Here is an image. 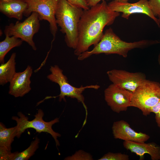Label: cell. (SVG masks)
<instances>
[{
  "mask_svg": "<svg viewBox=\"0 0 160 160\" xmlns=\"http://www.w3.org/2000/svg\"><path fill=\"white\" fill-rule=\"evenodd\" d=\"M40 139L37 137L32 141L26 149L21 152H10L6 157V160H27L33 156L38 148Z\"/></svg>",
  "mask_w": 160,
  "mask_h": 160,
  "instance_id": "ac0fdd59",
  "label": "cell"
},
{
  "mask_svg": "<svg viewBox=\"0 0 160 160\" xmlns=\"http://www.w3.org/2000/svg\"><path fill=\"white\" fill-rule=\"evenodd\" d=\"M115 1L119 2H128L129 0H113Z\"/></svg>",
  "mask_w": 160,
  "mask_h": 160,
  "instance_id": "4316f807",
  "label": "cell"
},
{
  "mask_svg": "<svg viewBox=\"0 0 160 160\" xmlns=\"http://www.w3.org/2000/svg\"><path fill=\"white\" fill-rule=\"evenodd\" d=\"M158 17V20L159 22V24H160V16Z\"/></svg>",
  "mask_w": 160,
  "mask_h": 160,
  "instance_id": "f1b7e54d",
  "label": "cell"
},
{
  "mask_svg": "<svg viewBox=\"0 0 160 160\" xmlns=\"http://www.w3.org/2000/svg\"><path fill=\"white\" fill-rule=\"evenodd\" d=\"M112 130L115 138L124 141L145 142L150 138V136L145 133L136 132L131 127L128 122L123 120L114 122Z\"/></svg>",
  "mask_w": 160,
  "mask_h": 160,
  "instance_id": "4fadbf2b",
  "label": "cell"
},
{
  "mask_svg": "<svg viewBox=\"0 0 160 160\" xmlns=\"http://www.w3.org/2000/svg\"><path fill=\"white\" fill-rule=\"evenodd\" d=\"M160 110V99L158 103L151 110V113H153L155 114L158 112Z\"/></svg>",
  "mask_w": 160,
  "mask_h": 160,
  "instance_id": "d4e9b609",
  "label": "cell"
},
{
  "mask_svg": "<svg viewBox=\"0 0 160 160\" xmlns=\"http://www.w3.org/2000/svg\"><path fill=\"white\" fill-rule=\"evenodd\" d=\"M124 147L139 156L140 160L144 158L145 154L149 155L152 160H160V146L153 142L145 143L124 141Z\"/></svg>",
  "mask_w": 160,
  "mask_h": 160,
  "instance_id": "5bb4252c",
  "label": "cell"
},
{
  "mask_svg": "<svg viewBox=\"0 0 160 160\" xmlns=\"http://www.w3.org/2000/svg\"><path fill=\"white\" fill-rule=\"evenodd\" d=\"M33 69L28 65L22 72H16L10 81L9 93L17 97H22L31 90L30 78Z\"/></svg>",
  "mask_w": 160,
  "mask_h": 160,
  "instance_id": "7c38bea8",
  "label": "cell"
},
{
  "mask_svg": "<svg viewBox=\"0 0 160 160\" xmlns=\"http://www.w3.org/2000/svg\"><path fill=\"white\" fill-rule=\"evenodd\" d=\"M120 15L112 11L106 1L83 10L78 26L77 44L74 54L77 56L88 51L92 45L95 46L100 40L106 26L113 24Z\"/></svg>",
  "mask_w": 160,
  "mask_h": 160,
  "instance_id": "6da1fadb",
  "label": "cell"
},
{
  "mask_svg": "<svg viewBox=\"0 0 160 160\" xmlns=\"http://www.w3.org/2000/svg\"><path fill=\"white\" fill-rule=\"evenodd\" d=\"M50 74L48 75L47 78L53 82L57 84L59 86L60 93L56 97H51L52 98L59 97L60 102L62 100L65 101V97H66L76 99L79 102L82 103L86 111V116H87V108L84 103V97L82 93L86 89H98L100 86L97 84L79 87H74L71 84L68 80L66 76L63 73V71L58 66L55 65L51 66L49 69Z\"/></svg>",
  "mask_w": 160,
  "mask_h": 160,
  "instance_id": "5b68a950",
  "label": "cell"
},
{
  "mask_svg": "<svg viewBox=\"0 0 160 160\" xmlns=\"http://www.w3.org/2000/svg\"><path fill=\"white\" fill-rule=\"evenodd\" d=\"M40 21L38 14L33 12L23 22L17 21L15 24L11 23L6 25L4 33L5 35L20 39L28 43L33 50H36L37 48L33 37L39 30Z\"/></svg>",
  "mask_w": 160,
  "mask_h": 160,
  "instance_id": "52a82bcc",
  "label": "cell"
},
{
  "mask_svg": "<svg viewBox=\"0 0 160 160\" xmlns=\"http://www.w3.org/2000/svg\"><path fill=\"white\" fill-rule=\"evenodd\" d=\"M3 0L5 1H8V0Z\"/></svg>",
  "mask_w": 160,
  "mask_h": 160,
  "instance_id": "f546056e",
  "label": "cell"
},
{
  "mask_svg": "<svg viewBox=\"0 0 160 160\" xmlns=\"http://www.w3.org/2000/svg\"><path fill=\"white\" fill-rule=\"evenodd\" d=\"M158 63L160 66V52L158 56Z\"/></svg>",
  "mask_w": 160,
  "mask_h": 160,
  "instance_id": "83f0119b",
  "label": "cell"
},
{
  "mask_svg": "<svg viewBox=\"0 0 160 160\" xmlns=\"http://www.w3.org/2000/svg\"><path fill=\"white\" fill-rule=\"evenodd\" d=\"M155 114L156 121L158 126L160 128V110Z\"/></svg>",
  "mask_w": 160,
  "mask_h": 160,
  "instance_id": "484cf974",
  "label": "cell"
},
{
  "mask_svg": "<svg viewBox=\"0 0 160 160\" xmlns=\"http://www.w3.org/2000/svg\"><path fill=\"white\" fill-rule=\"evenodd\" d=\"M27 8L23 0H0V11L9 18L21 20Z\"/></svg>",
  "mask_w": 160,
  "mask_h": 160,
  "instance_id": "9a60e30c",
  "label": "cell"
},
{
  "mask_svg": "<svg viewBox=\"0 0 160 160\" xmlns=\"http://www.w3.org/2000/svg\"><path fill=\"white\" fill-rule=\"evenodd\" d=\"M4 39L0 42V63H4V57L7 53L13 48L20 46L23 41L14 36L5 35Z\"/></svg>",
  "mask_w": 160,
  "mask_h": 160,
  "instance_id": "d6986e66",
  "label": "cell"
},
{
  "mask_svg": "<svg viewBox=\"0 0 160 160\" xmlns=\"http://www.w3.org/2000/svg\"><path fill=\"white\" fill-rule=\"evenodd\" d=\"M157 40H143L128 42L122 40L111 28L106 29L100 41L90 51H87L78 56L79 60H84L94 55L116 54L126 58L129 52L135 48L143 49L157 44Z\"/></svg>",
  "mask_w": 160,
  "mask_h": 160,
  "instance_id": "7a4b0ae2",
  "label": "cell"
},
{
  "mask_svg": "<svg viewBox=\"0 0 160 160\" xmlns=\"http://www.w3.org/2000/svg\"><path fill=\"white\" fill-rule=\"evenodd\" d=\"M104 95L107 105L115 112L126 111L130 107L132 92L128 90L112 83L105 89Z\"/></svg>",
  "mask_w": 160,
  "mask_h": 160,
  "instance_id": "9c48e42d",
  "label": "cell"
},
{
  "mask_svg": "<svg viewBox=\"0 0 160 160\" xmlns=\"http://www.w3.org/2000/svg\"><path fill=\"white\" fill-rule=\"evenodd\" d=\"M160 99V83L146 79L132 93L130 107L137 108L147 116Z\"/></svg>",
  "mask_w": 160,
  "mask_h": 160,
  "instance_id": "277c9868",
  "label": "cell"
},
{
  "mask_svg": "<svg viewBox=\"0 0 160 160\" xmlns=\"http://www.w3.org/2000/svg\"><path fill=\"white\" fill-rule=\"evenodd\" d=\"M17 115L19 117L13 116L12 118L17 123V138L20 137L26 129L31 128L34 129L39 133L44 132L49 134L54 139L57 147L60 145L57 138L60 137L61 135L54 131L52 128L53 125L59 122L58 118H56L49 122L45 121L43 119L44 113L41 109L38 110L37 113L34 116L35 118L31 121H29L28 117L21 112H18Z\"/></svg>",
  "mask_w": 160,
  "mask_h": 160,
  "instance_id": "8992f818",
  "label": "cell"
},
{
  "mask_svg": "<svg viewBox=\"0 0 160 160\" xmlns=\"http://www.w3.org/2000/svg\"><path fill=\"white\" fill-rule=\"evenodd\" d=\"M16 53L12 54L9 59L5 63L0 65V85H4L10 82L16 72Z\"/></svg>",
  "mask_w": 160,
  "mask_h": 160,
  "instance_id": "2e32d148",
  "label": "cell"
},
{
  "mask_svg": "<svg viewBox=\"0 0 160 160\" xmlns=\"http://www.w3.org/2000/svg\"><path fill=\"white\" fill-rule=\"evenodd\" d=\"M149 7L155 17L160 16V0H149Z\"/></svg>",
  "mask_w": 160,
  "mask_h": 160,
  "instance_id": "7402d4cb",
  "label": "cell"
},
{
  "mask_svg": "<svg viewBox=\"0 0 160 160\" xmlns=\"http://www.w3.org/2000/svg\"><path fill=\"white\" fill-rule=\"evenodd\" d=\"M70 3L83 10L88 9L89 7L87 4L85 0H67Z\"/></svg>",
  "mask_w": 160,
  "mask_h": 160,
  "instance_id": "603a6c76",
  "label": "cell"
},
{
  "mask_svg": "<svg viewBox=\"0 0 160 160\" xmlns=\"http://www.w3.org/2000/svg\"><path fill=\"white\" fill-rule=\"evenodd\" d=\"M86 3L88 6L91 7L94 6L99 3V2L101 1L104 0H85Z\"/></svg>",
  "mask_w": 160,
  "mask_h": 160,
  "instance_id": "cb8c5ba5",
  "label": "cell"
},
{
  "mask_svg": "<svg viewBox=\"0 0 160 160\" xmlns=\"http://www.w3.org/2000/svg\"><path fill=\"white\" fill-rule=\"evenodd\" d=\"M108 5L112 11L122 13L121 17L127 19H128L130 15L134 14H145L152 19L160 27L158 19L153 15L149 7L148 0H139L132 3L113 0L109 2Z\"/></svg>",
  "mask_w": 160,
  "mask_h": 160,
  "instance_id": "30bf717a",
  "label": "cell"
},
{
  "mask_svg": "<svg viewBox=\"0 0 160 160\" xmlns=\"http://www.w3.org/2000/svg\"><path fill=\"white\" fill-rule=\"evenodd\" d=\"M83 9L67 0H59L55 17L60 31L65 34V40L68 47L75 49L78 42V26Z\"/></svg>",
  "mask_w": 160,
  "mask_h": 160,
  "instance_id": "3957f363",
  "label": "cell"
},
{
  "mask_svg": "<svg viewBox=\"0 0 160 160\" xmlns=\"http://www.w3.org/2000/svg\"><path fill=\"white\" fill-rule=\"evenodd\" d=\"M27 4V8L24 15L29 16L32 12L38 14L40 20L47 21L49 24L50 30L55 40L57 31L55 19V13L59 0H23Z\"/></svg>",
  "mask_w": 160,
  "mask_h": 160,
  "instance_id": "ba28073f",
  "label": "cell"
},
{
  "mask_svg": "<svg viewBox=\"0 0 160 160\" xmlns=\"http://www.w3.org/2000/svg\"><path fill=\"white\" fill-rule=\"evenodd\" d=\"M17 128L16 126L9 128H6L2 123H0V147L5 148L11 151V144L17 135Z\"/></svg>",
  "mask_w": 160,
  "mask_h": 160,
  "instance_id": "e0dca14e",
  "label": "cell"
},
{
  "mask_svg": "<svg viewBox=\"0 0 160 160\" xmlns=\"http://www.w3.org/2000/svg\"><path fill=\"white\" fill-rule=\"evenodd\" d=\"M129 156L121 153H113L110 152L104 155L99 160H128Z\"/></svg>",
  "mask_w": 160,
  "mask_h": 160,
  "instance_id": "44dd1931",
  "label": "cell"
},
{
  "mask_svg": "<svg viewBox=\"0 0 160 160\" xmlns=\"http://www.w3.org/2000/svg\"><path fill=\"white\" fill-rule=\"evenodd\" d=\"M64 160H92L93 159L92 156L89 153L82 150H79L72 156L66 157Z\"/></svg>",
  "mask_w": 160,
  "mask_h": 160,
  "instance_id": "ffe728a7",
  "label": "cell"
},
{
  "mask_svg": "<svg viewBox=\"0 0 160 160\" xmlns=\"http://www.w3.org/2000/svg\"><path fill=\"white\" fill-rule=\"evenodd\" d=\"M106 73L112 84L132 93L146 79L145 75L141 72L114 69L108 71Z\"/></svg>",
  "mask_w": 160,
  "mask_h": 160,
  "instance_id": "8fae6325",
  "label": "cell"
}]
</instances>
